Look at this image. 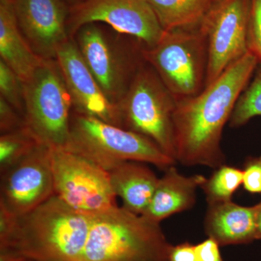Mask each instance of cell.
Segmentation results:
<instances>
[{
  "instance_id": "6da1fadb",
  "label": "cell",
  "mask_w": 261,
  "mask_h": 261,
  "mask_svg": "<svg viewBox=\"0 0 261 261\" xmlns=\"http://www.w3.org/2000/svg\"><path fill=\"white\" fill-rule=\"evenodd\" d=\"M257 64V58L247 53L200 93L176 101L173 118L176 162L214 169L225 164L223 130Z\"/></svg>"
},
{
  "instance_id": "7a4b0ae2",
  "label": "cell",
  "mask_w": 261,
  "mask_h": 261,
  "mask_svg": "<svg viewBox=\"0 0 261 261\" xmlns=\"http://www.w3.org/2000/svg\"><path fill=\"white\" fill-rule=\"evenodd\" d=\"M161 225L123 207L84 214L50 261H168Z\"/></svg>"
},
{
  "instance_id": "3957f363",
  "label": "cell",
  "mask_w": 261,
  "mask_h": 261,
  "mask_svg": "<svg viewBox=\"0 0 261 261\" xmlns=\"http://www.w3.org/2000/svg\"><path fill=\"white\" fill-rule=\"evenodd\" d=\"M66 148L109 172L126 161L147 163L166 171L176 161L145 136L80 113H71Z\"/></svg>"
},
{
  "instance_id": "277c9868",
  "label": "cell",
  "mask_w": 261,
  "mask_h": 261,
  "mask_svg": "<svg viewBox=\"0 0 261 261\" xmlns=\"http://www.w3.org/2000/svg\"><path fill=\"white\" fill-rule=\"evenodd\" d=\"M117 105L121 128L145 136L176 161L173 118L176 99L144 59Z\"/></svg>"
},
{
  "instance_id": "5b68a950",
  "label": "cell",
  "mask_w": 261,
  "mask_h": 261,
  "mask_svg": "<svg viewBox=\"0 0 261 261\" xmlns=\"http://www.w3.org/2000/svg\"><path fill=\"white\" fill-rule=\"evenodd\" d=\"M141 54L176 101L205 88L208 53L199 25L166 31L156 45L142 47Z\"/></svg>"
},
{
  "instance_id": "8992f818",
  "label": "cell",
  "mask_w": 261,
  "mask_h": 261,
  "mask_svg": "<svg viewBox=\"0 0 261 261\" xmlns=\"http://www.w3.org/2000/svg\"><path fill=\"white\" fill-rule=\"evenodd\" d=\"M23 90L25 128L40 145L66 147L73 102L56 59H44Z\"/></svg>"
},
{
  "instance_id": "52a82bcc",
  "label": "cell",
  "mask_w": 261,
  "mask_h": 261,
  "mask_svg": "<svg viewBox=\"0 0 261 261\" xmlns=\"http://www.w3.org/2000/svg\"><path fill=\"white\" fill-rule=\"evenodd\" d=\"M54 195L76 210L99 213L118 206L109 173L82 154L49 147Z\"/></svg>"
},
{
  "instance_id": "ba28073f",
  "label": "cell",
  "mask_w": 261,
  "mask_h": 261,
  "mask_svg": "<svg viewBox=\"0 0 261 261\" xmlns=\"http://www.w3.org/2000/svg\"><path fill=\"white\" fill-rule=\"evenodd\" d=\"M74 37L82 58L103 93L111 102L118 104L143 61L142 47L138 50L122 47L94 23L82 27Z\"/></svg>"
},
{
  "instance_id": "9c48e42d",
  "label": "cell",
  "mask_w": 261,
  "mask_h": 261,
  "mask_svg": "<svg viewBox=\"0 0 261 261\" xmlns=\"http://www.w3.org/2000/svg\"><path fill=\"white\" fill-rule=\"evenodd\" d=\"M250 9L251 0H216L199 24L208 53L205 87L249 53Z\"/></svg>"
},
{
  "instance_id": "30bf717a",
  "label": "cell",
  "mask_w": 261,
  "mask_h": 261,
  "mask_svg": "<svg viewBox=\"0 0 261 261\" xmlns=\"http://www.w3.org/2000/svg\"><path fill=\"white\" fill-rule=\"evenodd\" d=\"M102 22L120 34L152 47L166 31L146 0H82L69 8L67 28L70 39L87 24Z\"/></svg>"
},
{
  "instance_id": "8fae6325",
  "label": "cell",
  "mask_w": 261,
  "mask_h": 261,
  "mask_svg": "<svg viewBox=\"0 0 261 261\" xmlns=\"http://www.w3.org/2000/svg\"><path fill=\"white\" fill-rule=\"evenodd\" d=\"M0 208L15 217L35 210L54 195L49 147L32 152L0 173Z\"/></svg>"
},
{
  "instance_id": "7c38bea8",
  "label": "cell",
  "mask_w": 261,
  "mask_h": 261,
  "mask_svg": "<svg viewBox=\"0 0 261 261\" xmlns=\"http://www.w3.org/2000/svg\"><path fill=\"white\" fill-rule=\"evenodd\" d=\"M56 59L69 91L74 112L121 127L118 105L111 102L103 93L74 39H70L58 49Z\"/></svg>"
},
{
  "instance_id": "4fadbf2b",
  "label": "cell",
  "mask_w": 261,
  "mask_h": 261,
  "mask_svg": "<svg viewBox=\"0 0 261 261\" xmlns=\"http://www.w3.org/2000/svg\"><path fill=\"white\" fill-rule=\"evenodd\" d=\"M19 28L33 50L44 59H56L57 51L70 39L67 21L69 9L62 0H17Z\"/></svg>"
},
{
  "instance_id": "5bb4252c",
  "label": "cell",
  "mask_w": 261,
  "mask_h": 261,
  "mask_svg": "<svg viewBox=\"0 0 261 261\" xmlns=\"http://www.w3.org/2000/svg\"><path fill=\"white\" fill-rule=\"evenodd\" d=\"M204 226L206 235L220 246L244 245L260 240L256 205L245 207L231 200L209 204Z\"/></svg>"
},
{
  "instance_id": "9a60e30c",
  "label": "cell",
  "mask_w": 261,
  "mask_h": 261,
  "mask_svg": "<svg viewBox=\"0 0 261 261\" xmlns=\"http://www.w3.org/2000/svg\"><path fill=\"white\" fill-rule=\"evenodd\" d=\"M205 180L202 175L185 176L174 166L168 168L159 178L148 207L141 216L161 224L173 215L190 210L196 203L197 188Z\"/></svg>"
},
{
  "instance_id": "2e32d148",
  "label": "cell",
  "mask_w": 261,
  "mask_h": 261,
  "mask_svg": "<svg viewBox=\"0 0 261 261\" xmlns=\"http://www.w3.org/2000/svg\"><path fill=\"white\" fill-rule=\"evenodd\" d=\"M0 56L25 83L30 80L44 58L38 56L19 28L13 5L0 3Z\"/></svg>"
},
{
  "instance_id": "e0dca14e",
  "label": "cell",
  "mask_w": 261,
  "mask_h": 261,
  "mask_svg": "<svg viewBox=\"0 0 261 261\" xmlns=\"http://www.w3.org/2000/svg\"><path fill=\"white\" fill-rule=\"evenodd\" d=\"M108 173L113 192L123 201L122 207L135 214H143L159 182L155 173L136 161L122 163Z\"/></svg>"
},
{
  "instance_id": "ac0fdd59",
  "label": "cell",
  "mask_w": 261,
  "mask_h": 261,
  "mask_svg": "<svg viewBox=\"0 0 261 261\" xmlns=\"http://www.w3.org/2000/svg\"><path fill=\"white\" fill-rule=\"evenodd\" d=\"M165 31L199 25L214 0H146Z\"/></svg>"
},
{
  "instance_id": "d6986e66",
  "label": "cell",
  "mask_w": 261,
  "mask_h": 261,
  "mask_svg": "<svg viewBox=\"0 0 261 261\" xmlns=\"http://www.w3.org/2000/svg\"><path fill=\"white\" fill-rule=\"evenodd\" d=\"M243 171L222 165L215 169L200 188L205 195L207 205L231 201L234 192L243 185Z\"/></svg>"
},
{
  "instance_id": "ffe728a7",
  "label": "cell",
  "mask_w": 261,
  "mask_h": 261,
  "mask_svg": "<svg viewBox=\"0 0 261 261\" xmlns=\"http://www.w3.org/2000/svg\"><path fill=\"white\" fill-rule=\"evenodd\" d=\"M257 116H261V63L238 98L228 125L231 128H240Z\"/></svg>"
},
{
  "instance_id": "44dd1931",
  "label": "cell",
  "mask_w": 261,
  "mask_h": 261,
  "mask_svg": "<svg viewBox=\"0 0 261 261\" xmlns=\"http://www.w3.org/2000/svg\"><path fill=\"white\" fill-rule=\"evenodd\" d=\"M40 145L25 126L0 137V173L18 162Z\"/></svg>"
},
{
  "instance_id": "7402d4cb",
  "label": "cell",
  "mask_w": 261,
  "mask_h": 261,
  "mask_svg": "<svg viewBox=\"0 0 261 261\" xmlns=\"http://www.w3.org/2000/svg\"><path fill=\"white\" fill-rule=\"evenodd\" d=\"M0 94L10 106L24 116L23 82L10 67L0 60Z\"/></svg>"
},
{
  "instance_id": "603a6c76",
  "label": "cell",
  "mask_w": 261,
  "mask_h": 261,
  "mask_svg": "<svg viewBox=\"0 0 261 261\" xmlns=\"http://www.w3.org/2000/svg\"><path fill=\"white\" fill-rule=\"evenodd\" d=\"M247 47L249 53L261 63V0H251Z\"/></svg>"
},
{
  "instance_id": "cb8c5ba5",
  "label": "cell",
  "mask_w": 261,
  "mask_h": 261,
  "mask_svg": "<svg viewBox=\"0 0 261 261\" xmlns=\"http://www.w3.org/2000/svg\"><path fill=\"white\" fill-rule=\"evenodd\" d=\"M243 171L244 189L250 194H261V154L247 158Z\"/></svg>"
},
{
  "instance_id": "d4e9b609",
  "label": "cell",
  "mask_w": 261,
  "mask_h": 261,
  "mask_svg": "<svg viewBox=\"0 0 261 261\" xmlns=\"http://www.w3.org/2000/svg\"><path fill=\"white\" fill-rule=\"evenodd\" d=\"M25 126L23 117L13 106L0 97V132L1 135Z\"/></svg>"
},
{
  "instance_id": "484cf974",
  "label": "cell",
  "mask_w": 261,
  "mask_h": 261,
  "mask_svg": "<svg viewBox=\"0 0 261 261\" xmlns=\"http://www.w3.org/2000/svg\"><path fill=\"white\" fill-rule=\"evenodd\" d=\"M219 247V243L210 238L195 245L197 261H224Z\"/></svg>"
},
{
  "instance_id": "4316f807",
  "label": "cell",
  "mask_w": 261,
  "mask_h": 261,
  "mask_svg": "<svg viewBox=\"0 0 261 261\" xmlns=\"http://www.w3.org/2000/svg\"><path fill=\"white\" fill-rule=\"evenodd\" d=\"M168 261H197L195 245L188 242L172 245L168 255Z\"/></svg>"
},
{
  "instance_id": "83f0119b",
  "label": "cell",
  "mask_w": 261,
  "mask_h": 261,
  "mask_svg": "<svg viewBox=\"0 0 261 261\" xmlns=\"http://www.w3.org/2000/svg\"><path fill=\"white\" fill-rule=\"evenodd\" d=\"M257 228H258L259 235L261 239V200L257 204Z\"/></svg>"
},
{
  "instance_id": "f1b7e54d",
  "label": "cell",
  "mask_w": 261,
  "mask_h": 261,
  "mask_svg": "<svg viewBox=\"0 0 261 261\" xmlns=\"http://www.w3.org/2000/svg\"><path fill=\"white\" fill-rule=\"evenodd\" d=\"M0 1L2 3H5V4L14 5L17 0H0Z\"/></svg>"
},
{
  "instance_id": "f546056e",
  "label": "cell",
  "mask_w": 261,
  "mask_h": 261,
  "mask_svg": "<svg viewBox=\"0 0 261 261\" xmlns=\"http://www.w3.org/2000/svg\"><path fill=\"white\" fill-rule=\"evenodd\" d=\"M70 3H73V5L76 4V3L82 2V0H68Z\"/></svg>"
},
{
  "instance_id": "4dcf8cb0",
  "label": "cell",
  "mask_w": 261,
  "mask_h": 261,
  "mask_svg": "<svg viewBox=\"0 0 261 261\" xmlns=\"http://www.w3.org/2000/svg\"><path fill=\"white\" fill-rule=\"evenodd\" d=\"M20 261H32L30 260H27V259H22V260H20Z\"/></svg>"
},
{
  "instance_id": "1f68e13d",
  "label": "cell",
  "mask_w": 261,
  "mask_h": 261,
  "mask_svg": "<svg viewBox=\"0 0 261 261\" xmlns=\"http://www.w3.org/2000/svg\"><path fill=\"white\" fill-rule=\"evenodd\" d=\"M214 1H216V0H214Z\"/></svg>"
}]
</instances>
